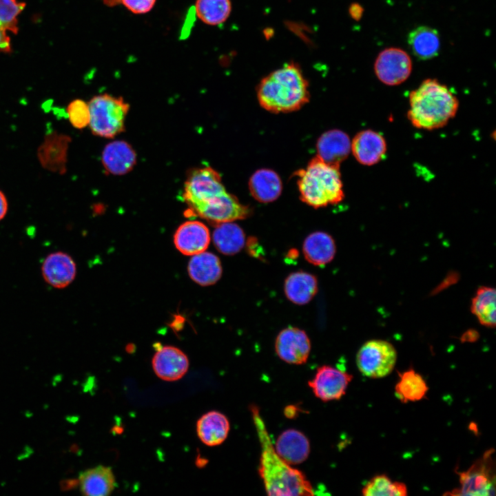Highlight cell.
<instances>
[{
  "instance_id": "obj_1",
  "label": "cell",
  "mask_w": 496,
  "mask_h": 496,
  "mask_svg": "<svg viewBox=\"0 0 496 496\" xmlns=\"http://www.w3.org/2000/svg\"><path fill=\"white\" fill-rule=\"evenodd\" d=\"M183 198L194 214L216 223L244 219L250 214L247 206L227 192L220 174L211 167L189 174Z\"/></svg>"
},
{
  "instance_id": "obj_33",
  "label": "cell",
  "mask_w": 496,
  "mask_h": 496,
  "mask_svg": "<svg viewBox=\"0 0 496 496\" xmlns=\"http://www.w3.org/2000/svg\"><path fill=\"white\" fill-rule=\"evenodd\" d=\"M66 113L70 124L81 130L89 125L90 110L88 103L81 99H74L67 106Z\"/></svg>"
},
{
  "instance_id": "obj_19",
  "label": "cell",
  "mask_w": 496,
  "mask_h": 496,
  "mask_svg": "<svg viewBox=\"0 0 496 496\" xmlns=\"http://www.w3.org/2000/svg\"><path fill=\"white\" fill-rule=\"evenodd\" d=\"M274 448L278 455L289 465L304 462L309 455L308 438L300 431L288 429L278 437Z\"/></svg>"
},
{
  "instance_id": "obj_22",
  "label": "cell",
  "mask_w": 496,
  "mask_h": 496,
  "mask_svg": "<svg viewBox=\"0 0 496 496\" xmlns=\"http://www.w3.org/2000/svg\"><path fill=\"white\" fill-rule=\"evenodd\" d=\"M229 428L227 417L216 411L203 415L196 424V432L199 439L209 446L221 444L226 440Z\"/></svg>"
},
{
  "instance_id": "obj_26",
  "label": "cell",
  "mask_w": 496,
  "mask_h": 496,
  "mask_svg": "<svg viewBox=\"0 0 496 496\" xmlns=\"http://www.w3.org/2000/svg\"><path fill=\"white\" fill-rule=\"evenodd\" d=\"M408 43L413 54L420 60L436 56L440 48L438 32L428 26H420L410 32Z\"/></svg>"
},
{
  "instance_id": "obj_18",
  "label": "cell",
  "mask_w": 496,
  "mask_h": 496,
  "mask_svg": "<svg viewBox=\"0 0 496 496\" xmlns=\"http://www.w3.org/2000/svg\"><path fill=\"white\" fill-rule=\"evenodd\" d=\"M351 145L345 132L335 129L327 131L317 141V156L329 165L340 167L350 153Z\"/></svg>"
},
{
  "instance_id": "obj_10",
  "label": "cell",
  "mask_w": 496,
  "mask_h": 496,
  "mask_svg": "<svg viewBox=\"0 0 496 496\" xmlns=\"http://www.w3.org/2000/svg\"><path fill=\"white\" fill-rule=\"evenodd\" d=\"M352 379V375L344 371L324 365L318 369L308 384L318 398L328 402L340 400Z\"/></svg>"
},
{
  "instance_id": "obj_15",
  "label": "cell",
  "mask_w": 496,
  "mask_h": 496,
  "mask_svg": "<svg viewBox=\"0 0 496 496\" xmlns=\"http://www.w3.org/2000/svg\"><path fill=\"white\" fill-rule=\"evenodd\" d=\"M351 149L358 163L371 166L384 158L387 146L381 134L367 129L356 134L352 141Z\"/></svg>"
},
{
  "instance_id": "obj_25",
  "label": "cell",
  "mask_w": 496,
  "mask_h": 496,
  "mask_svg": "<svg viewBox=\"0 0 496 496\" xmlns=\"http://www.w3.org/2000/svg\"><path fill=\"white\" fill-rule=\"evenodd\" d=\"M287 298L296 304L309 302L318 291V280L313 275L296 271L287 276L284 284Z\"/></svg>"
},
{
  "instance_id": "obj_6",
  "label": "cell",
  "mask_w": 496,
  "mask_h": 496,
  "mask_svg": "<svg viewBox=\"0 0 496 496\" xmlns=\"http://www.w3.org/2000/svg\"><path fill=\"white\" fill-rule=\"evenodd\" d=\"M87 103L89 126L94 135L109 138L124 131L130 105L122 97L103 94L94 96Z\"/></svg>"
},
{
  "instance_id": "obj_39",
  "label": "cell",
  "mask_w": 496,
  "mask_h": 496,
  "mask_svg": "<svg viewBox=\"0 0 496 496\" xmlns=\"http://www.w3.org/2000/svg\"><path fill=\"white\" fill-rule=\"evenodd\" d=\"M106 6H113L120 4V0H103Z\"/></svg>"
},
{
  "instance_id": "obj_31",
  "label": "cell",
  "mask_w": 496,
  "mask_h": 496,
  "mask_svg": "<svg viewBox=\"0 0 496 496\" xmlns=\"http://www.w3.org/2000/svg\"><path fill=\"white\" fill-rule=\"evenodd\" d=\"M362 493L364 496H405L407 488L405 484L393 482L382 474L372 477L362 488Z\"/></svg>"
},
{
  "instance_id": "obj_21",
  "label": "cell",
  "mask_w": 496,
  "mask_h": 496,
  "mask_svg": "<svg viewBox=\"0 0 496 496\" xmlns=\"http://www.w3.org/2000/svg\"><path fill=\"white\" fill-rule=\"evenodd\" d=\"M187 270L192 280L201 286L215 284L222 275V265L218 257L205 251L192 256Z\"/></svg>"
},
{
  "instance_id": "obj_14",
  "label": "cell",
  "mask_w": 496,
  "mask_h": 496,
  "mask_svg": "<svg viewBox=\"0 0 496 496\" xmlns=\"http://www.w3.org/2000/svg\"><path fill=\"white\" fill-rule=\"evenodd\" d=\"M44 280L56 289L69 286L76 275V266L73 258L67 253L56 251L46 256L41 265Z\"/></svg>"
},
{
  "instance_id": "obj_13",
  "label": "cell",
  "mask_w": 496,
  "mask_h": 496,
  "mask_svg": "<svg viewBox=\"0 0 496 496\" xmlns=\"http://www.w3.org/2000/svg\"><path fill=\"white\" fill-rule=\"evenodd\" d=\"M152 363L156 375L166 381L180 379L189 368L187 356L180 349L172 346L158 348Z\"/></svg>"
},
{
  "instance_id": "obj_2",
  "label": "cell",
  "mask_w": 496,
  "mask_h": 496,
  "mask_svg": "<svg viewBox=\"0 0 496 496\" xmlns=\"http://www.w3.org/2000/svg\"><path fill=\"white\" fill-rule=\"evenodd\" d=\"M261 447L259 475L269 495H313L314 490L306 476L293 468L276 453L258 408L250 407Z\"/></svg>"
},
{
  "instance_id": "obj_34",
  "label": "cell",
  "mask_w": 496,
  "mask_h": 496,
  "mask_svg": "<svg viewBox=\"0 0 496 496\" xmlns=\"http://www.w3.org/2000/svg\"><path fill=\"white\" fill-rule=\"evenodd\" d=\"M156 0H120L122 4L131 12L143 14L149 12L154 6Z\"/></svg>"
},
{
  "instance_id": "obj_35",
  "label": "cell",
  "mask_w": 496,
  "mask_h": 496,
  "mask_svg": "<svg viewBox=\"0 0 496 496\" xmlns=\"http://www.w3.org/2000/svg\"><path fill=\"white\" fill-rule=\"evenodd\" d=\"M11 51L10 39L7 31L0 27V53H8Z\"/></svg>"
},
{
  "instance_id": "obj_8",
  "label": "cell",
  "mask_w": 496,
  "mask_h": 496,
  "mask_svg": "<svg viewBox=\"0 0 496 496\" xmlns=\"http://www.w3.org/2000/svg\"><path fill=\"white\" fill-rule=\"evenodd\" d=\"M490 451L475 462L467 471L459 473L460 486L454 495L488 496L495 495V475Z\"/></svg>"
},
{
  "instance_id": "obj_16",
  "label": "cell",
  "mask_w": 496,
  "mask_h": 496,
  "mask_svg": "<svg viewBox=\"0 0 496 496\" xmlns=\"http://www.w3.org/2000/svg\"><path fill=\"white\" fill-rule=\"evenodd\" d=\"M210 242L207 227L198 220H189L181 224L174 235V243L183 254L193 256L205 251Z\"/></svg>"
},
{
  "instance_id": "obj_12",
  "label": "cell",
  "mask_w": 496,
  "mask_h": 496,
  "mask_svg": "<svg viewBox=\"0 0 496 496\" xmlns=\"http://www.w3.org/2000/svg\"><path fill=\"white\" fill-rule=\"evenodd\" d=\"M275 349L278 356L289 364H302L307 362L311 342L307 333L297 327L282 330L276 339Z\"/></svg>"
},
{
  "instance_id": "obj_5",
  "label": "cell",
  "mask_w": 496,
  "mask_h": 496,
  "mask_svg": "<svg viewBox=\"0 0 496 496\" xmlns=\"http://www.w3.org/2000/svg\"><path fill=\"white\" fill-rule=\"evenodd\" d=\"M301 200L319 208L341 202L344 196L338 167L329 165L317 156L297 172Z\"/></svg>"
},
{
  "instance_id": "obj_28",
  "label": "cell",
  "mask_w": 496,
  "mask_h": 496,
  "mask_svg": "<svg viewBox=\"0 0 496 496\" xmlns=\"http://www.w3.org/2000/svg\"><path fill=\"white\" fill-rule=\"evenodd\" d=\"M471 311L479 322L488 328L496 325V291L490 287H479L471 300Z\"/></svg>"
},
{
  "instance_id": "obj_20",
  "label": "cell",
  "mask_w": 496,
  "mask_h": 496,
  "mask_svg": "<svg viewBox=\"0 0 496 496\" xmlns=\"http://www.w3.org/2000/svg\"><path fill=\"white\" fill-rule=\"evenodd\" d=\"M77 484L84 495L107 496L114 490L116 480L111 468L99 465L81 473Z\"/></svg>"
},
{
  "instance_id": "obj_29",
  "label": "cell",
  "mask_w": 496,
  "mask_h": 496,
  "mask_svg": "<svg viewBox=\"0 0 496 496\" xmlns=\"http://www.w3.org/2000/svg\"><path fill=\"white\" fill-rule=\"evenodd\" d=\"M399 377L400 380L395 386V394L401 402H417L426 396L428 385L422 376L414 369L399 373Z\"/></svg>"
},
{
  "instance_id": "obj_38",
  "label": "cell",
  "mask_w": 496,
  "mask_h": 496,
  "mask_svg": "<svg viewBox=\"0 0 496 496\" xmlns=\"http://www.w3.org/2000/svg\"><path fill=\"white\" fill-rule=\"evenodd\" d=\"M297 407L294 406H288L285 409V415L289 418H293L297 413Z\"/></svg>"
},
{
  "instance_id": "obj_27",
  "label": "cell",
  "mask_w": 496,
  "mask_h": 496,
  "mask_svg": "<svg viewBox=\"0 0 496 496\" xmlns=\"http://www.w3.org/2000/svg\"><path fill=\"white\" fill-rule=\"evenodd\" d=\"M213 241L216 249L225 255L238 253L245 243L243 230L231 222L218 223L213 233Z\"/></svg>"
},
{
  "instance_id": "obj_11",
  "label": "cell",
  "mask_w": 496,
  "mask_h": 496,
  "mask_svg": "<svg viewBox=\"0 0 496 496\" xmlns=\"http://www.w3.org/2000/svg\"><path fill=\"white\" fill-rule=\"evenodd\" d=\"M71 138L56 131L48 133L37 150L41 165L46 170L63 174L67 170L68 152Z\"/></svg>"
},
{
  "instance_id": "obj_24",
  "label": "cell",
  "mask_w": 496,
  "mask_h": 496,
  "mask_svg": "<svg viewBox=\"0 0 496 496\" xmlns=\"http://www.w3.org/2000/svg\"><path fill=\"white\" fill-rule=\"evenodd\" d=\"M252 196L260 203H270L277 199L282 192V182L278 174L269 169L255 172L249 180Z\"/></svg>"
},
{
  "instance_id": "obj_7",
  "label": "cell",
  "mask_w": 496,
  "mask_h": 496,
  "mask_svg": "<svg viewBox=\"0 0 496 496\" xmlns=\"http://www.w3.org/2000/svg\"><path fill=\"white\" fill-rule=\"evenodd\" d=\"M397 353L389 342L373 339L364 342L358 351L356 364L364 375L370 378L386 377L393 370Z\"/></svg>"
},
{
  "instance_id": "obj_17",
  "label": "cell",
  "mask_w": 496,
  "mask_h": 496,
  "mask_svg": "<svg viewBox=\"0 0 496 496\" xmlns=\"http://www.w3.org/2000/svg\"><path fill=\"white\" fill-rule=\"evenodd\" d=\"M105 169L112 175L121 176L131 172L136 163V154L124 141H114L107 144L101 154Z\"/></svg>"
},
{
  "instance_id": "obj_9",
  "label": "cell",
  "mask_w": 496,
  "mask_h": 496,
  "mask_svg": "<svg viewBox=\"0 0 496 496\" xmlns=\"http://www.w3.org/2000/svg\"><path fill=\"white\" fill-rule=\"evenodd\" d=\"M374 70L378 79L387 85L404 82L412 71V61L408 54L397 48L382 50L377 56Z\"/></svg>"
},
{
  "instance_id": "obj_32",
  "label": "cell",
  "mask_w": 496,
  "mask_h": 496,
  "mask_svg": "<svg viewBox=\"0 0 496 496\" xmlns=\"http://www.w3.org/2000/svg\"><path fill=\"white\" fill-rule=\"evenodd\" d=\"M25 4L18 0H0V27L14 34L18 32L17 17Z\"/></svg>"
},
{
  "instance_id": "obj_4",
  "label": "cell",
  "mask_w": 496,
  "mask_h": 496,
  "mask_svg": "<svg viewBox=\"0 0 496 496\" xmlns=\"http://www.w3.org/2000/svg\"><path fill=\"white\" fill-rule=\"evenodd\" d=\"M407 118L418 129L433 130L446 125L457 114L459 101L446 85L427 79L409 93Z\"/></svg>"
},
{
  "instance_id": "obj_36",
  "label": "cell",
  "mask_w": 496,
  "mask_h": 496,
  "mask_svg": "<svg viewBox=\"0 0 496 496\" xmlns=\"http://www.w3.org/2000/svg\"><path fill=\"white\" fill-rule=\"evenodd\" d=\"M8 210V202L4 193L0 190V221L3 220L7 214Z\"/></svg>"
},
{
  "instance_id": "obj_3",
  "label": "cell",
  "mask_w": 496,
  "mask_h": 496,
  "mask_svg": "<svg viewBox=\"0 0 496 496\" xmlns=\"http://www.w3.org/2000/svg\"><path fill=\"white\" fill-rule=\"evenodd\" d=\"M256 92L260 105L273 113L298 110L308 103L310 95L308 81L294 62L285 63L265 76Z\"/></svg>"
},
{
  "instance_id": "obj_23",
  "label": "cell",
  "mask_w": 496,
  "mask_h": 496,
  "mask_svg": "<svg viewBox=\"0 0 496 496\" xmlns=\"http://www.w3.org/2000/svg\"><path fill=\"white\" fill-rule=\"evenodd\" d=\"M302 251L309 262L316 266H324L333 259L336 247L334 240L329 234L316 231L305 238Z\"/></svg>"
},
{
  "instance_id": "obj_37",
  "label": "cell",
  "mask_w": 496,
  "mask_h": 496,
  "mask_svg": "<svg viewBox=\"0 0 496 496\" xmlns=\"http://www.w3.org/2000/svg\"><path fill=\"white\" fill-rule=\"evenodd\" d=\"M258 243L254 238H250L247 240V247L249 252L254 256H259L260 251L258 249Z\"/></svg>"
},
{
  "instance_id": "obj_30",
  "label": "cell",
  "mask_w": 496,
  "mask_h": 496,
  "mask_svg": "<svg viewBox=\"0 0 496 496\" xmlns=\"http://www.w3.org/2000/svg\"><path fill=\"white\" fill-rule=\"evenodd\" d=\"M194 10L196 17L204 23L218 25L229 18L231 3L230 0H196Z\"/></svg>"
}]
</instances>
